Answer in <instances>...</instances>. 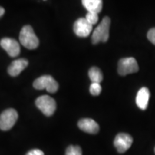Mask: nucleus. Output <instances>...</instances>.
<instances>
[{
	"label": "nucleus",
	"mask_w": 155,
	"mask_h": 155,
	"mask_svg": "<svg viewBox=\"0 0 155 155\" xmlns=\"http://www.w3.org/2000/svg\"><path fill=\"white\" fill-rule=\"evenodd\" d=\"M28 65V61L24 58L15 60L8 67V73L11 76H17Z\"/></svg>",
	"instance_id": "nucleus-11"
},
{
	"label": "nucleus",
	"mask_w": 155,
	"mask_h": 155,
	"mask_svg": "<svg viewBox=\"0 0 155 155\" xmlns=\"http://www.w3.org/2000/svg\"><path fill=\"white\" fill-rule=\"evenodd\" d=\"M90 93L93 96H98L101 92L102 88L101 86L100 83H92L90 86Z\"/></svg>",
	"instance_id": "nucleus-17"
},
{
	"label": "nucleus",
	"mask_w": 155,
	"mask_h": 155,
	"mask_svg": "<svg viewBox=\"0 0 155 155\" xmlns=\"http://www.w3.org/2000/svg\"><path fill=\"white\" fill-rule=\"evenodd\" d=\"M35 105L42 114L47 116L53 115L56 110L55 101L47 95L38 97L35 101Z\"/></svg>",
	"instance_id": "nucleus-4"
},
{
	"label": "nucleus",
	"mask_w": 155,
	"mask_h": 155,
	"mask_svg": "<svg viewBox=\"0 0 155 155\" xmlns=\"http://www.w3.org/2000/svg\"><path fill=\"white\" fill-rule=\"evenodd\" d=\"M26 155H45L42 151L38 150V149H35V150H30V152L27 153Z\"/></svg>",
	"instance_id": "nucleus-19"
},
{
	"label": "nucleus",
	"mask_w": 155,
	"mask_h": 155,
	"mask_svg": "<svg viewBox=\"0 0 155 155\" xmlns=\"http://www.w3.org/2000/svg\"><path fill=\"white\" fill-rule=\"evenodd\" d=\"M65 155H82V150L79 146H69L67 148Z\"/></svg>",
	"instance_id": "nucleus-15"
},
{
	"label": "nucleus",
	"mask_w": 155,
	"mask_h": 155,
	"mask_svg": "<svg viewBox=\"0 0 155 155\" xmlns=\"http://www.w3.org/2000/svg\"><path fill=\"white\" fill-rule=\"evenodd\" d=\"M133 143V139L128 134L120 133L116 135L114 139V144L120 154L124 153L130 148Z\"/></svg>",
	"instance_id": "nucleus-7"
},
{
	"label": "nucleus",
	"mask_w": 155,
	"mask_h": 155,
	"mask_svg": "<svg viewBox=\"0 0 155 155\" xmlns=\"http://www.w3.org/2000/svg\"><path fill=\"white\" fill-rule=\"evenodd\" d=\"M19 41L25 48L29 50L35 49L39 45V39L30 25H25L21 30Z\"/></svg>",
	"instance_id": "nucleus-2"
},
{
	"label": "nucleus",
	"mask_w": 155,
	"mask_h": 155,
	"mask_svg": "<svg viewBox=\"0 0 155 155\" xmlns=\"http://www.w3.org/2000/svg\"><path fill=\"white\" fill-rule=\"evenodd\" d=\"M85 18L86 19V20L88 21L90 24L94 25L95 24H96L97 22L98 21V13L92 12H88V13L86 14Z\"/></svg>",
	"instance_id": "nucleus-16"
},
{
	"label": "nucleus",
	"mask_w": 155,
	"mask_h": 155,
	"mask_svg": "<svg viewBox=\"0 0 155 155\" xmlns=\"http://www.w3.org/2000/svg\"><path fill=\"white\" fill-rule=\"evenodd\" d=\"M111 19L108 17H105L101 22L95 29L91 37L92 43L96 45L99 42H106L109 38V29Z\"/></svg>",
	"instance_id": "nucleus-1"
},
{
	"label": "nucleus",
	"mask_w": 155,
	"mask_h": 155,
	"mask_svg": "<svg viewBox=\"0 0 155 155\" xmlns=\"http://www.w3.org/2000/svg\"><path fill=\"white\" fill-rule=\"evenodd\" d=\"M5 9H4L3 7H0V17H1L2 16H3L4 14H5Z\"/></svg>",
	"instance_id": "nucleus-20"
},
{
	"label": "nucleus",
	"mask_w": 155,
	"mask_h": 155,
	"mask_svg": "<svg viewBox=\"0 0 155 155\" xmlns=\"http://www.w3.org/2000/svg\"><path fill=\"white\" fill-rule=\"evenodd\" d=\"M81 130L89 134H97L99 131V126L91 119H82L78 123Z\"/></svg>",
	"instance_id": "nucleus-10"
},
{
	"label": "nucleus",
	"mask_w": 155,
	"mask_h": 155,
	"mask_svg": "<svg viewBox=\"0 0 155 155\" xmlns=\"http://www.w3.org/2000/svg\"><path fill=\"white\" fill-rule=\"evenodd\" d=\"M83 7L88 12L99 13L103 7L102 0H82Z\"/></svg>",
	"instance_id": "nucleus-13"
},
{
	"label": "nucleus",
	"mask_w": 155,
	"mask_h": 155,
	"mask_svg": "<svg viewBox=\"0 0 155 155\" xmlns=\"http://www.w3.org/2000/svg\"><path fill=\"white\" fill-rule=\"evenodd\" d=\"M18 119V114L16 110L9 108L5 110L0 115V129L8 131L13 127Z\"/></svg>",
	"instance_id": "nucleus-5"
},
{
	"label": "nucleus",
	"mask_w": 155,
	"mask_h": 155,
	"mask_svg": "<svg viewBox=\"0 0 155 155\" xmlns=\"http://www.w3.org/2000/svg\"><path fill=\"white\" fill-rule=\"evenodd\" d=\"M147 38L152 44L155 45V28L149 31L147 33Z\"/></svg>",
	"instance_id": "nucleus-18"
},
{
	"label": "nucleus",
	"mask_w": 155,
	"mask_h": 155,
	"mask_svg": "<svg viewBox=\"0 0 155 155\" xmlns=\"http://www.w3.org/2000/svg\"><path fill=\"white\" fill-rule=\"evenodd\" d=\"M33 86L38 90L46 89L48 92L54 94L57 92L59 88L58 83L51 75H42V76L37 78L33 83Z\"/></svg>",
	"instance_id": "nucleus-3"
},
{
	"label": "nucleus",
	"mask_w": 155,
	"mask_h": 155,
	"mask_svg": "<svg viewBox=\"0 0 155 155\" xmlns=\"http://www.w3.org/2000/svg\"><path fill=\"white\" fill-rule=\"evenodd\" d=\"M93 29V25L90 24L86 18H79L73 25V31L77 36L86 38L90 35Z\"/></svg>",
	"instance_id": "nucleus-8"
},
{
	"label": "nucleus",
	"mask_w": 155,
	"mask_h": 155,
	"mask_svg": "<svg viewBox=\"0 0 155 155\" xmlns=\"http://www.w3.org/2000/svg\"><path fill=\"white\" fill-rule=\"evenodd\" d=\"M88 76L92 83H101L103 81V74L101 71L97 67H92L88 71Z\"/></svg>",
	"instance_id": "nucleus-14"
},
{
	"label": "nucleus",
	"mask_w": 155,
	"mask_h": 155,
	"mask_svg": "<svg viewBox=\"0 0 155 155\" xmlns=\"http://www.w3.org/2000/svg\"><path fill=\"white\" fill-rule=\"evenodd\" d=\"M150 93L149 89L146 87H143L139 91L136 97V103L138 107L141 110L147 109L150 100Z\"/></svg>",
	"instance_id": "nucleus-12"
},
{
	"label": "nucleus",
	"mask_w": 155,
	"mask_h": 155,
	"mask_svg": "<svg viewBox=\"0 0 155 155\" xmlns=\"http://www.w3.org/2000/svg\"><path fill=\"white\" fill-rule=\"evenodd\" d=\"M154 152H155V148H154Z\"/></svg>",
	"instance_id": "nucleus-21"
},
{
	"label": "nucleus",
	"mask_w": 155,
	"mask_h": 155,
	"mask_svg": "<svg viewBox=\"0 0 155 155\" xmlns=\"http://www.w3.org/2000/svg\"><path fill=\"white\" fill-rule=\"evenodd\" d=\"M139 71V65L137 61L134 58H122L118 63V73L121 75L137 73Z\"/></svg>",
	"instance_id": "nucleus-6"
},
{
	"label": "nucleus",
	"mask_w": 155,
	"mask_h": 155,
	"mask_svg": "<svg viewBox=\"0 0 155 155\" xmlns=\"http://www.w3.org/2000/svg\"><path fill=\"white\" fill-rule=\"evenodd\" d=\"M0 45L10 57H17L20 53V46L15 39L5 38L0 41Z\"/></svg>",
	"instance_id": "nucleus-9"
}]
</instances>
